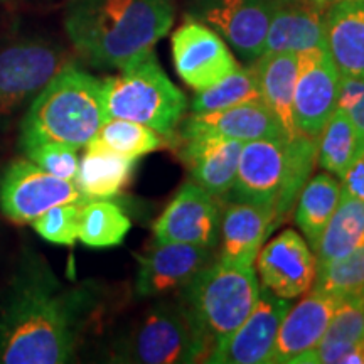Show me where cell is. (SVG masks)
<instances>
[{"label": "cell", "mask_w": 364, "mask_h": 364, "mask_svg": "<svg viewBox=\"0 0 364 364\" xmlns=\"http://www.w3.org/2000/svg\"><path fill=\"white\" fill-rule=\"evenodd\" d=\"M91 307L90 289L63 285L44 257L24 248L0 300V363L73 361Z\"/></svg>", "instance_id": "obj_1"}, {"label": "cell", "mask_w": 364, "mask_h": 364, "mask_svg": "<svg viewBox=\"0 0 364 364\" xmlns=\"http://www.w3.org/2000/svg\"><path fill=\"white\" fill-rule=\"evenodd\" d=\"M174 14V0H70L65 29L86 63L120 70L152 51Z\"/></svg>", "instance_id": "obj_2"}, {"label": "cell", "mask_w": 364, "mask_h": 364, "mask_svg": "<svg viewBox=\"0 0 364 364\" xmlns=\"http://www.w3.org/2000/svg\"><path fill=\"white\" fill-rule=\"evenodd\" d=\"M105 120L102 81L68 63L31 102L21 122L19 145L27 150L59 142L81 149Z\"/></svg>", "instance_id": "obj_3"}, {"label": "cell", "mask_w": 364, "mask_h": 364, "mask_svg": "<svg viewBox=\"0 0 364 364\" xmlns=\"http://www.w3.org/2000/svg\"><path fill=\"white\" fill-rule=\"evenodd\" d=\"M105 118H124L156 130L177 144V132L188 110L184 93L169 80L150 51L102 81Z\"/></svg>", "instance_id": "obj_4"}, {"label": "cell", "mask_w": 364, "mask_h": 364, "mask_svg": "<svg viewBox=\"0 0 364 364\" xmlns=\"http://www.w3.org/2000/svg\"><path fill=\"white\" fill-rule=\"evenodd\" d=\"M258 294L260 285L253 267L216 262L196 273L181 289L179 297L211 351L248 317Z\"/></svg>", "instance_id": "obj_5"}, {"label": "cell", "mask_w": 364, "mask_h": 364, "mask_svg": "<svg viewBox=\"0 0 364 364\" xmlns=\"http://www.w3.org/2000/svg\"><path fill=\"white\" fill-rule=\"evenodd\" d=\"M209 346L181 297L149 307L113 346L112 361L135 364H186L206 361Z\"/></svg>", "instance_id": "obj_6"}, {"label": "cell", "mask_w": 364, "mask_h": 364, "mask_svg": "<svg viewBox=\"0 0 364 364\" xmlns=\"http://www.w3.org/2000/svg\"><path fill=\"white\" fill-rule=\"evenodd\" d=\"M61 46L38 36L0 44V120L33 102L68 65Z\"/></svg>", "instance_id": "obj_7"}, {"label": "cell", "mask_w": 364, "mask_h": 364, "mask_svg": "<svg viewBox=\"0 0 364 364\" xmlns=\"http://www.w3.org/2000/svg\"><path fill=\"white\" fill-rule=\"evenodd\" d=\"M75 182L59 179L29 159L12 161L0 174V211L14 223H33L58 204L81 201Z\"/></svg>", "instance_id": "obj_8"}, {"label": "cell", "mask_w": 364, "mask_h": 364, "mask_svg": "<svg viewBox=\"0 0 364 364\" xmlns=\"http://www.w3.org/2000/svg\"><path fill=\"white\" fill-rule=\"evenodd\" d=\"M277 0H191L189 16L215 29L236 54L253 63L265 53Z\"/></svg>", "instance_id": "obj_9"}, {"label": "cell", "mask_w": 364, "mask_h": 364, "mask_svg": "<svg viewBox=\"0 0 364 364\" xmlns=\"http://www.w3.org/2000/svg\"><path fill=\"white\" fill-rule=\"evenodd\" d=\"M339 71L326 46L297 53L294 120L300 135L318 140L338 107Z\"/></svg>", "instance_id": "obj_10"}, {"label": "cell", "mask_w": 364, "mask_h": 364, "mask_svg": "<svg viewBox=\"0 0 364 364\" xmlns=\"http://www.w3.org/2000/svg\"><path fill=\"white\" fill-rule=\"evenodd\" d=\"M290 307L292 302L289 299H282L262 285L248 317L209 351L206 363L270 364L282 318Z\"/></svg>", "instance_id": "obj_11"}, {"label": "cell", "mask_w": 364, "mask_h": 364, "mask_svg": "<svg viewBox=\"0 0 364 364\" xmlns=\"http://www.w3.org/2000/svg\"><path fill=\"white\" fill-rule=\"evenodd\" d=\"M172 59L181 80L196 91L220 83L240 68L225 39L193 17L172 34Z\"/></svg>", "instance_id": "obj_12"}, {"label": "cell", "mask_w": 364, "mask_h": 364, "mask_svg": "<svg viewBox=\"0 0 364 364\" xmlns=\"http://www.w3.org/2000/svg\"><path fill=\"white\" fill-rule=\"evenodd\" d=\"M220 201L196 182H186L154 223V243L215 248L220 241Z\"/></svg>", "instance_id": "obj_13"}, {"label": "cell", "mask_w": 364, "mask_h": 364, "mask_svg": "<svg viewBox=\"0 0 364 364\" xmlns=\"http://www.w3.org/2000/svg\"><path fill=\"white\" fill-rule=\"evenodd\" d=\"M289 139H258L241 147L238 171L223 203H248L275 209L284 186Z\"/></svg>", "instance_id": "obj_14"}, {"label": "cell", "mask_w": 364, "mask_h": 364, "mask_svg": "<svg viewBox=\"0 0 364 364\" xmlns=\"http://www.w3.org/2000/svg\"><path fill=\"white\" fill-rule=\"evenodd\" d=\"M135 294L142 299L164 297L184 289L191 279L213 262V250L186 243H154L136 257Z\"/></svg>", "instance_id": "obj_15"}, {"label": "cell", "mask_w": 364, "mask_h": 364, "mask_svg": "<svg viewBox=\"0 0 364 364\" xmlns=\"http://www.w3.org/2000/svg\"><path fill=\"white\" fill-rule=\"evenodd\" d=\"M262 285L282 299H297L311 290L316 277V257L297 231L285 230L268 241L257 257Z\"/></svg>", "instance_id": "obj_16"}, {"label": "cell", "mask_w": 364, "mask_h": 364, "mask_svg": "<svg viewBox=\"0 0 364 364\" xmlns=\"http://www.w3.org/2000/svg\"><path fill=\"white\" fill-rule=\"evenodd\" d=\"M341 299L311 290L289 309L277 334L270 364H295L317 346L329 326Z\"/></svg>", "instance_id": "obj_17"}, {"label": "cell", "mask_w": 364, "mask_h": 364, "mask_svg": "<svg viewBox=\"0 0 364 364\" xmlns=\"http://www.w3.org/2000/svg\"><path fill=\"white\" fill-rule=\"evenodd\" d=\"M194 135H221L228 139L250 142L258 139H280L285 130L265 103H243L208 113H191L179 125V139Z\"/></svg>", "instance_id": "obj_18"}, {"label": "cell", "mask_w": 364, "mask_h": 364, "mask_svg": "<svg viewBox=\"0 0 364 364\" xmlns=\"http://www.w3.org/2000/svg\"><path fill=\"white\" fill-rule=\"evenodd\" d=\"M179 142V157L193 182L221 201L235 182L243 142L221 135H194Z\"/></svg>", "instance_id": "obj_19"}, {"label": "cell", "mask_w": 364, "mask_h": 364, "mask_svg": "<svg viewBox=\"0 0 364 364\" xmlns=\"http://www.w3.org/2000/svg\"><path fill=\"white\" fill-rule=\"evenodd\" d=\"M275 209L248 203H226L220 220L218 262L253 267L263 241L273 231Z\"/></svg>", "instance_id": "obj_20"}, {"label": "cell", "mask_w": 364, "mask_h": 364, "mask_svg": "<svg viewBox=\"0 0 364 364\" xmlns=\"http://www.w3.org/2000/svg\"><path fill=\"white\" fill-rule=\"evenodd\" d=\"M326 7L312 0H277L268 24L265 53H300L326 46Z\"/></svg>", "instance_id": "obj_21"}, {"label": "cell", "mask_w": 364, "mask_h": 364, "mask_svg": "<svg viewBox=\"0 0 364 364\" xmlns=\"http://www.w3.org/2000/svg\"><path fill=\"white\" fill-rule=\"evenodd\" d=\"M324 34L339 75L364 78V0H332L326 7Z\"/></svg>", "instance_id": "obj_22"}, {"label": "cell", "mask_w": 364, "mask_h": 364, "mask_svg": "<svg viewBox=\"0 0 364 364\" xmlns=\"http://www.w3.org/2000/svg\"><path fill=\"white\" fill-rule=\"evenodd\" d=\"M85 147V156L73 179L81 198L85 201L115 198L129 184L135 161L108 149L95 136Z\"/></svg>", "instance_id": "obj_23"}, {"label": "cell", "mask_w": 364, "mask_h": 364, "mask_svg": "<svg viewBox=\"0 0 364 364\" xmlns=\"http://www.w3.org/2000/svg\"><path fill=\"white\" fill-rule=\"evenodd\" d=\"M260 85L263 103L279 118L287 139L300 135L294 120V90L297 78V53H263L252 63Z\"/></svg>", "instance_id": "obj_24"}, {"label": "cell", "mask_w": 364, "mask_h": 364, "mask_svg": "<svg viewBox=\"0 0 364 364\" xmlns=\"http://www.w3.org/2000/svg\"><path fill=\"white\" fill-rule=\"evenodd\" d=\"M361 344H364V297L344 299L316 348L300 356L295 364H339Z\"/></svg>", "instance_id": "obj_25"}, {"label": "cell", "mask_w": 364, "mask_h": 364, "mask_svg": "<svg viewBox=\"0 0 364 364\" xmlns=\"http://www.w3.org/2000/svg\"><path fill=\"white\" fill-rule=\"evenodd\" d=\"M364 245V201L341 191L334 215L322 231L316 252V268L339 260Z\"/></svg>", "instance_id": "obj_26"}, {"label": "cell", "mask_w": 364, "mask_h": 364, "mask_svg": "<svg viewBox=\"0 0 364 364\" xmlns=\"http://www.w3.org/2000/svg\"><path fill=\"white\" fill-rule=\"evenodd\" d=\"M341 199V182L329 172L314 176L300 191L295 208V223L316 252L322 231L334 215Z\"/></svg>", "instance_id": "obj_27"}, {"label": "cell", "mask_w": 364, "mask_h": 364, "mask_svg": "<svg viewBox=\"0 0 364 364\" xmlns=\"http://www.w3.org/2000/svg\"><path fill=\"white\" fill-rule=\"evenodd\" d=\"M364 149L356 127L344 110L336 107L324 130L318 135L317 162L321 169L329 172L338 179H343L346 171Z\"/></svg>", "instance_id": "obj_28"}, {"label": "cell", "mask_w": 364, "mask_h": 364, "mask_svg": "<svg viewBox=\"0 0 364 364\" xmlns=\"http://www.w3.org/2000/svg\"><path fill=\"white\" fill-rule=\"evenodd\" d=\"M132 223L120 206L107 199L85 201L80 215L78 240L90 248H112L124 243Z\"/></svg>", "instance_id": "obj_29"}, {"label": "cell", "mask_w": 364, "mask_h": 364, "mask_svg": "<svg viewBox=\"0 0 364 364\" xmlns=\"http://www.w3.org/2000/svg\"><path fill=\"white\" fill-rule=\"evenodd\" d=\"M262 91L253 66L238 68L220 83L198 91L191 102L193 113H208L243 103H262Z\"/></svg>", "instance_id": "obj_30"}, {"label": "cell", "mask_w": 364, "mask_h": 364, "mask_svg": "<svg viewBox=\"0 0 364 364\" xmlns=\"http://www.w3.org/2000/svg\"><path fill=\"white\" fill-rule=\"evenodd\" d=\"M318 140L309 139L306 135H297L289 140V159H287V171L284 186H282L279 201L275 204V220L273 230L282 225L290 216L297 203L300 191H302L309 176L317 162Z\"/></svg>", "instance_id": "obj_31"}, {"label": "cell", "mask_w": 364, "mask_h": 364, "mask_svg": "<svg viewBox=\"0 0 364 364\" xmlns=\"http://www.w3.org/2000/svg\"><path fill=\"white\" fill-rule=\"evenodd\" d=\"M95 139H98L120 156L134 159V161L169 145L156 130L136 122L124 120V118H107Z\"/></svg>", "instance_id": "obj_32"}, {"label": "cell", "mask_w": 364, "mask_h": 364, "mask_svg": "<svg viewBox=\"0 0 364 364\" xmlns=\"http://www.w3.org/2000/svg\"><path fill=\"white\" fill-rule=\"evenodd\" d=\"M314 290L341 300L364 297V245L316 270Z\"/></svg>", "instance_id": "obj_33"}, {"label": "cell", "mask_w": 364, "mask_h": 364, "mask_svg": "<svg viewBox=\"0 0 364 364\" xmlns=\"http://www.w3.org/2000/svg\"><path fill=\"white\" fill-rule=\"evenodd\" d=\"M85 199L76 203L58 204L31 223L41 238L54 245L73 247L78 240L80 215Z\"/></svg>", "instance_id": "obj_34"}, {"label": "cell", "mask_w": 364, "mask_h": 364, "mask_svg": "<svg viewBox=\"0 0 364 364\" xmlns=\"http://www.w3.org/2000/svg\"><path fill=\"white\" fill-rule=\"evenodd\" d=\"M78 150L71 145L59 142H46L24 150L29 161H33L41 169L56 176L59 179L73 181L80 166Z\"/></svg>", "instance_id": "obj_35"}, {"label": "cell", "mask_w": 364, "mask_h": 364, "mask_svg": "<svg viewBox=\"0 0 364 364\" xmlns=\"http://www.w3.org/2000/svg\"><path fill=\"white\" fill-rule=\"evenodd\" d=\"M338 108L346 112L364 144V78L339 75Z\"/></svg>", "instance_id": "obj_36"}, {"label": "cell", "mask_w": 364, "mask_h": 364, "mask_svg": "<svg viewBox=\"0 0 364 364\" xmlns=\"http://www.w3.org/2000/svg\"><path fill=\"white\" fill-rule=\"evenodd\" d=\"M341 191L364 201V149L341 179Z\"/></svg>", "instance_id": "obj_37"}, {"label": "cell", "mask_w": 364, "mask_h": 364, "mask_svg": "<svg viewBox=\"0 0 364 364\" xmlns=\"http://www.w3.org/2000/svg\"><path fill=\"white\" fill-rule=\"evenodd\" d=\"M312 2H316V4H318V6H322V7H327L332 2V0H312Z\"/></svg>", "instance_id": "obj_38"}, {"label": "cell", "mask_w": 364, "mask_h": 364, "mask_svg": "<svg viewBox=\"0 0 364 364\" xmlns=\"http://www.w3.org/2000/svg\"><path fill=\"white\" fill-rule=\"evenodd\" d=\"M0 2H4V0H0Z\"/></svg>", "instance_id": "obj_39"}]
</instances>
